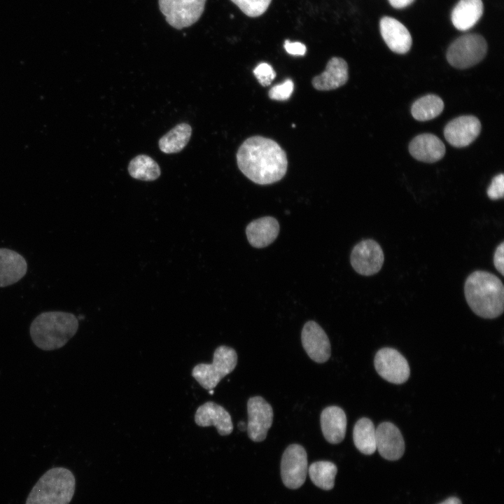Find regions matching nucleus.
Returning a JSON list of instances; mask_svg holds the SVG:
<instances>
[{"mask_svg":"<svg viewBox=\"0 0 504 504\" xmlns=\"http://www.w3.org/2000/svg\"><path fill=\"white\" fill-rule=\"evenodd\" d=\"M240 171L251 181L267 185L281 180L288 167L286 154L274 140L260 136L245 140L237 153Z\"/></svg>","mask_w":504,"mask_h":504,"instance_id":"f257e3e1","label":"nucleus"},{"mask_svg":"<svg viewBox=\"0 0 504 504\" xmlns=\"http://www.w3.org/2000/svg\"><path fill=\"white\" fill-rule=\"evenodd\" d=\"M466 302L472 311L484 318H495L504 310V286L495 274L476 270L470 274L464 284Z\"/></svg>","mask_w":504,"mask_h":504,"instance_id":"f03ea898","label":"nucleus"},{"mask_svg":"<svg viewBox=\"0 0 504 504\" xmlns=\"http://www.w3.org/2000/svg\"><path fill=\"white\" fill-rule=\"evenodd\" d=\"M78 328L76 316L64 312H46L31 322L29 332L34 344L44 351L64 346Z\"/></svg>","mask_w":504,"mask_h":504,"instance_id":"7ed1b4c3","label":"nucleus"},{"mask_svg":"<svg viewBox=\"0 0 504 504\" xmlns=\"http://www.w3.org/2000/svg\"><path fill=\"white\" fill-rule=\"evenodd\" d=\"M76 479L71 470L55 467L47 470L31 489L25 504H69Z\"/></svg>","mask_w":504,"mask_h":504,"instance_id":"20e7f679","label":"nucleus"},{"mask_svg":"<svg viewBox=\"0 0 504 504\" xmlns=\"http://www.w3.org/2000/svg\"><path fill=\"white\" fill-rule=\"evenodd\" d=\"M237 354L232 347L221 345L216 349L211 363H199L192 370V376L206 390L214 388L220 381L235 368Z\"/></svg>","mask_w":504,"mask_h":504,"instance_id":"39448f33","label":"nucleus"},{"mask_svg":"<svg viewBox=\"0 0 504 504\" xmlns=\"http://www.w3.org/2000/svg\"><path fill=\"white\" fill-rule=\"evenodd\" d=\"M487 44L479 34H468L456 38L449 46L447 59L454 67L463 69L479 63L486 55Z\"/></svg>","mask_w":504,"mask_h":504,"instance_id":"423d86ee","label":"nucleus"},{"mask_svg":"<svg viewBox=\"0 0 504 504\" xmlns=\"http://www.w3.org/2000/svg\"><path fill=\"white\" fill-rule=\"evenodd\" d=\"M206 0H158L160 10L169 25L181 29L195 23L202 15Z\"/></svg>","mask_w":504,"mask_h":504,"instance_id":"0eeeda50","label":"nucleus"},{"mask_svg":"<svg viewBox=\"0 0 504 504\" xmlns=\"http://www.w3.org/2000/svg\"><path fill=\"white\" fill-rule=\"evenodd\" d=\"M308 472L307 455L304 448L298 444L289 445L281 461V475L286 486L295 489L304 482Z\"/></svg>","mask_w":504,"mask_h":504,"instance_id":"6e6552de","label":"nucleus"},{"mask_svg":"<svg viewBox=\"0 0 504 504\" xmlns=\"http://www.w3.org/2000/svg\"><path fill=\"white\" fill-rule=\"evenodd\" d=\"M374 365L379 376L392 384H403L410 374L407 360L395 349H379L374 356Z\"/></svg>","mask_w":504,"mask_h":504,"instance_id":"1a4fd4ad","label":"nucleus"},{"mask_svg":"<svg viewBox=\"0 0 504 504\" xmlns=\"http://www.w3.org/2000/svg\"><path fill=\"white\" fill-rule=\"evenodd\" d=\"M350 262L359 274L372 276L380 271L384 262L381 246L373 239L362 240L353 248Z\"/></svg>","mask_w":504,"mask_h":504,"instance_id":"9d476101","label":"nucleus"},{"mask_svg":"<svg viewBox=\"0 0 504 504\" xmlns=\"http://www.w3.org/2000/svg\"><path fill=\"white\" fill-rule=\"evenodd\" d=\"M248 423L246 431L254 442L263 441L273 421V410L261 396H253L247 402Z\"/></svg>","mask_w":504,"mask_h":504,"instance_id":"9b49d317","label":"nucleus"},{"mask_svg":"<svg viewBox=\"0 0 504 504\" xmlns=\"http://www.w3.org/2000/svg\"><path fill=\"white\" fill-rule=\"evenodd\" d=\"M302 344L309 358L319 363L326 362L331 355L329 339L323 329L315 321H309L301 333Z\"/></svg>","mask_w":504,"mask_h":504,"instance_id":"f8f14e48","label":"nucleus"},{"mask_svg":"<svg viewBox=\"0 0 504 504\" xmlns=\"http://www.w3.org/2000/svg\"><path fill=\"white\" fill-rule=\"evenodd\" d=\"M481 123L472 115H463L451 120L445 126L444 135L453 146L465 147L470 144L479 134Z\"/></svg>","mask_w":504,"mask_h":504,"instance_id":"ddd939ff","label":"nucleus"},{"mask_svg":"<svg viewBox=\"0 0 504 504\" xmlns=\"http://www.w3.org/2000/svg\"><path fill=\"white\" fill-rule=\"evenodd\" d=\"M376 449L385 459L396 461L405 451V442L400 430L391 422H382L376 428Z\"/></svg>","mask_w":504,"mask_h":504,"instance_id":"4468645a","label":"nucleus"},{"mask_svg":"<svg viewBox=\"0 0 504 504\" xmlns=\"http://www.w3.org/2000/svg\"><path fill=\"white\" fill-rule=\"evenodd\" d=\"M195 422L201 427L215 426L220 435H230L233 430L230 413L223 407L212 401L206 402L197 409Z\"/></svg>","mask_w":504,"mask_h":504,"instance_id":"2eb2a0df","label":"nucleus"},{"mask_svg":"<svg viewBox=\"0 0 504 504\" xmlns=\"http://www.w3.org/2000/svg\"><path fill=\"white\" fill-rule=\"evenodd\" d=\"M382 36L393 51L398 54L407 52L412 46V36L407 29L398 20L384 17L380 20Z\"/></svg>","mask_w":504,"mask_h":504,"instance_id":"dca6fc26","label":"nucleus"},{"mask_svg":"<svg viewBox=\"0 0 504 504\" xmlns=\"http://www.w3.org/2000/svg\"><path fill=\"white\" fill-rule=\"evenodd\" d=\"M409 151L417 160L430 163L443 158L445 146L435 135L421 134L412 140L409 145Z\"/></svg>","mask_w":504,"mask_h":504,"instance_id":"f3484780","label":"nucleus"},{"mask_svg":"<svg viewBox=\"0 0 504 504\" xmlns=\"http://www.w3.org/2000/svg\"><path fill=\"white\" fill-rule=\"evenodd\" d=\"M321 428L325 439L331 444L341 442L346 434V416L338 406H329L321 414Z\"/></svg>","mask_w":504,"mask_h":504,"instance_id":"a211bd4d","label":"nucleus"},{"mask_svg":"<svg viewBox=\"0 0 504 504\" xmlns=\"http://www.w3.org/2000/svg\"><path fill=\"white\" fill-rule=\"evenodd\" d=\"M27 271V262L20 253L8 248H0V287L18 282Z\"/></svg>","mask_w":504,"mask_h":504,"instance_id":"6ab92c4d","label":"nucleus"},{"mask_svg":"<svg viewBox=\"0 0 504 504\" xmlns=\"http://www.w3.org/2000/svg\"><path fill=\"white\" fill-rule=\"evenodd\" d=\"M347 80V63L341 57H334L328 61L326 70L313 78L312 83L315 89L325 91L338 88Z\"/></svg>","mask_w":504,"mask_h":504,"instance_id":"aec40b11","label":"nucleus"},{"mask_svg":"<svg viewBox=\"0 0 504 504\" xmlns=\"http://www.w3.org/2000/svg\"><path fill=\"white\" fill-rule=\"evenodd\" d=\"M279 232V224L272 216H265L251 222L246 228L250 244L255 248H264L272 243Z\"/></svg>","mask_w":504,"mask_h":504,"instance_id":"412c9836","label":"nucleus"},{"mask_svg":"<svg viewBox=\"0 0 504 504\" xmlns=\"http://www.w3.org/2000/svg\"><path fill=\"white\" fill-rule=\"evenodd\" d=\"M483 13L482 0H460L451 13V22L458 30L465 31L473 27Z\"/></svg>","mask_w":504,"mask_h":504,"instance_id":"4be33fe9","label":"nucleus"},{"mask_svg":"<svg viewBox=\"0 0 504 504\" xmlns=\"http://www.w3.org/2000/svg\"><path fill=\"white\" fill-rule=\"evenodd\" d=\"M354 442L358 451L366 455L372 454L376 450V428L368 418L358 419L353 430Z\"/></svg>","mask_w":504,"mask_h":504,"instance_id":"5701e85b","label":"nucleus"},{"mask_svg":"<svg viewBox=\"0 0 504 504\" xmlns=\"http://www.w3.org/2000/svg\"><path fill=\"white\" fill-rule=\"evenodd\" d=\"M191 134L190 125L185 122L180 123L160 138L159 148L164 153H178L186 147Z\"/></svg>","mask_w":504,"mask_h":504,"instance_id":"b1692460","label":"nucleus"},{"mask_svg":"<svg viewBox=\"0 0 504 504\" xmlns=\"http://www.w3.org/2000/svg\"><path fill=\"white\" fill-rule=\"evenodd\" d=\"M444 109V102L435 94H428L416 100L411 108L412 116L417 120L426 121L438 116Z\"/></svg>","mask_w":504,"mask_h":504,"instance_id":"393cba45","label":"nucleus"},{"mask_svg":"<svg viewBox=\"0 0 504 504\" xmlns=\"http://www.w3.org/2000/svg\"><path fill=\"white\" fill-rule=\"evenodd\" d=\"M128 172L132 178L146 181H155L161 173L158 164L146 155L134 158L129 163Z\"/></svg>","mask_w":504,"mask_h":504,"instance_id":"a878e982","label":"nucleus"},{"mask_svg":"<svg viewBox=\"0 0 504 504\" xmlns=\"http://www.w3.org/2000/svg\"><path fill=\"white\" fill-rule=\"evenodd\" d=\"M337 472L336 465L327 461L314 462L308 468L312 482L316 486L324 490H330L333 488Z\"/></svg>","mask_w":504,"mask_h":504,"instance_id":"bb28decb","label":"nucleus"},{"mask_svg":"<svg viewBox=\"0 0 504 504\" xmlns=\"http://www.w3.org/2000/svg\"><path fill=\"white\" fill-rule=\"evenodd\" d=\"M239 8L249 17H258L263 14L272 0H231Z\"/></svg>","mask_w":504,"mask_h":504,"instance_id":"cd10ccee","label":"nucleus"},{"mask_svg":"<svg viewBox=\"0 0 504 504\" xmlns=\"http://www.w3.org/2000/svg\"><path fill=\"white\" fill-rule=\"evenodd\" d=\"M294 89V84L291 79H287L284 83L272 87L269 91L270 99L279 101L288 99Z\"/></svg>","mask_w":504,"mask_h":504,"instance_id":"c85d7f7f","label":"nucleus"},{"mask_svg":"<svg viewBox=\"0 0 504 504\" xmlns=\"http://www.w3.org/2000/svg\"><path fill=\"white\" fill-rule=\"evenodd\" d=\"M253 74L262 86H268L276 76L272 66L265 62L259 64L253 70Z\"/></svg>","mask_w":504,"mask_h":504,"instance_id":"c756f323","label":"nucleus"},{"mask_svg":"<svg viewBox=\"0 0 504 504\" xmlns=\"http://www.w3.org/2000/svg\"><path fill=\"white\" fill-rule=\"evenodd\" d=\"M504 192V176L503 174L496 175L492 178L486 193L488 197L493 200L502 199Z\"/></svg>","mask_w":504,"mask_h":504,"instance_id":"7c9ffc66","label":"nucleus"},{"mask_svg":"<svg viewBox=\"0 0 504 504\" xmlns=\"http://www.w3.org/2000/svg\"><path fill=\"white\" fill-rule=\"evenodd\" d=\"M503 253H504V242L502 241L496 247L493 254V265L497 271L502 275H504L503 267Z\"/></svg>","mask_w":504,"mask_h":504,"instance_id":"2f4dec72","label":"nucleus"},{"mask_svg":"<svg viewBox=\"0 0 504 504\" xmlns=\"http://www.w3.org/2000/svg\"><path fill=\"white\" fill-rule=\"evenodd\" d=\"M286 51L293 55H304L306 52V46L300 42H290L286 40L284 43Z\"/></svg>","mask_w":504,"mask_h":504,"instance_id":"473e14b6","label":"nucleus"},{"mask_svg":"<svg viewBox=\"0 0 504 504\" xmlns=\"http://www.w3.org/2000/svg\"><path fill=\"white\" fill-rule=\"evenodd\" d=\"M414 0H388L390 4L396 8H402L411 4Z\"/></svg>","mask_w":504,"mask_h":504,"instance_id":"72a5a7b5","label":"nucleus"},{"mask_svg":"<svg viewBox=\"0 0 504 504\" xmlns=\"http://www.w3.org/2000/svg\"><path fill=\"white\" fill-rule=\"evenodd\" d=\"M440 504H462L460 499L456 497H451Z\"/></svg>","mask_w":504,"mask_h":504,"instance_id":"f704fd0d","label":"nucleus"},{"mask_svg":"<svg viewBox=\"0 0 504 504\" xmlns=\"http://www.w3.org/2000/svg\"><path fill=\"white\" fill-rule=\"evenodd\" d=\"M246 427H247V425L246 424L245 422H244V421H240V422H239V424H238V428H239L240 430H241V431L246 430Z\"/></svg>","mask_w":504,"mask_h":504,"instance_id":"c9c22d12","label":"nucleus"}]
</instances>
